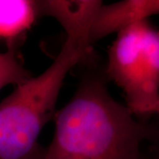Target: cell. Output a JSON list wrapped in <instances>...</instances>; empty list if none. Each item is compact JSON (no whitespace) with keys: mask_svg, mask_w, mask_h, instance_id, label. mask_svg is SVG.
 Masks as SVG:
<instances>
[{"mask_svg":"<svg viewBox=\"0 0 159 159\" xmlns=\"http://www.w3.org/2000/svg\"><path fill=\"white\" fill-rule=\"evenodd\" d=\"M110 95L103 80L87 76L55 113V133L43 159H143L151 130Z\"/></svg>","mask_w":159,"mask_h":159,"instance_id":"obj_1","label":"cell"},{"mask_svg":"<svg viewBox=\"0 0 159 159\" xmlns=\"http://www.w3.org/2000/svg\"><path fill=\"white\" fill-rule=\"evenodd\" d=\"M90 44L66 37L53 63L30 77L0 102V159H43L40 133L55 116L59 92L68 73L86 57Z\"/></svg>","mask_w":159,"mask_h":159,"instance_id":"obj_2","label":"cell"},{"mask_svg":"<svg viewBox=\"0 0 159 159\" xmlns=\"http://www.w3.org/2000/svg\"><path fill=\"white\" fill-rule=\"evenodd\" d=\"M148 25L142 21L119 32L108 53L106 74L124 91L126 106L134 115L152 113L157 109L147 92L142 71V41Z\"/></svg>","mask_w":159,"mask_h":159,"instance_id":"obj_3","label":"cell"},{"mask_svg":"<svg viewBox=\"0 0 159 159\" xmlns=\"http://www.w3.org/2000/svg\"><path fill=\"white\" fill-rule=\"evenodd\" d=\"M159 14V0H125L110 5L102 4L89 32L93 43L109 34L119 33L137 23Z\"/></svg>","mask_w":159,"mask_h":159,"instance_id":"obj_4","label":"cell"},{"mask_svg":"<svg viewBox=\"0 0 159 159\" xmlns=\"http://www.w3.org/2000/svg\"><path fill=\"white\" fill-rule=\"evenodd\" d=\"M102 1H37L38 14L56 19L65 29L66 37L88 42L89 32Z\"/></svg>","mask_w":159,"mask_h":159,"instance_id":"obj_5","label":"cell"},{"mask_svg":"<svg viewBox=\"0 0 159 159\" xmlns=\"http://www.w3.org/2000/svg\"><path fill=\"white\" fill-rule=\"evenodd\" d=\"M37 15V1L0 0V39L12 42L19 38Z\"/></svg>","mask_w":159,"mask_h":159,"instance_id":"obj_6","label":"cell"},{"mask_svg":"<svg viewBox=\"0 0 159 159\" xmlns=\"http://www.w3.org/2000/svg\"><path fill=\"white\" fill-rule=\"evenodd\" d=\"M143 78L149 97L157 103L159 99V33L148 25L142 47Z\"/></svg>","mask_w":159,"mask_h":159,"instance_id":"obj_7","label":"cell"},{"mask_svg":"<svg viewBox=\"0 0 159 159\" xmlns=\"http://www.w3.org/2000/svg\"><path fill=\"white\" fill-rule=\"evenodd\" d=\"M30 77L11 50L0 52V90L8 85H19Z\"/></svg>","mask_w":159,"mask_h":159,"instance_id":"obj_8","label":"cell"},{"mask_svg":"<svg viewBox=\"0 0 159 159\" xmlns=\"http://www.w3.org/2000/svg\"><path fill=\"white\" fill-rule=\"evenodd\" d=\"M156 111L159 113V99H158V102H157V109H156Z\"/></svg>","mask_w":159,"mask_h":159,"instance_id":"obj_9","label":"cell"}]
</instances>
